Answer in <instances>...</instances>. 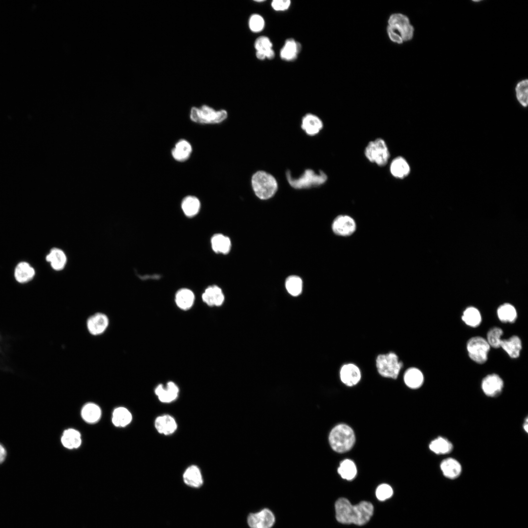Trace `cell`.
Wrapping results in <instances>:
<instances>
[{
  "instance_id": "d6986e66",
  "label": "cell",
  "mask_w": 528,
  "mask_h": 528,
  "mask_svg": "<svg viewBox=\"0 0 528 528\" xmlns=\"http://www.w3.org/2000/svg\"><path fill=\"white\" fill-rule=\"evenodd\" d=\"M440 468L443 475L450 479L458 477L462 470L460 462L455 459L449 458L443 460L440 464Z\"/></svg>"
},
{
  "instance_id": "5bb4252c",
  "label": "cell",
  "mask_w": 528,
  "mask_h": 528,
  "mask_svg": "<svg viewBox=\"0 0 528 528\" xmlns=\"http://www.w3.org/2000/svg\"><path fill=\"white\" fill-rule=\"evenodd\" d=\"M154 392L160 401L163 403H170L177 398L179 389L175 383L170 381L165 386L162 384L158 385Z\"/></svg>"
},
{
  "instance_id": "f1b7e54d",
  "label": "cell",
  "mask_w": 528,
  "mask_h": 528,
  "mask_svg": "<svg viewBox=\"0 0 528 528\" xmlns=\"http://www.w3.org/2000/svg\"><path fill=\"white\" fill-rule=\"evenodd\" d=\"M176 305L181 309L187 310L193 306L195 296L193 292L187 288L179 289L176 293L175 298Z\"/></svg>"
},
{
  "instance_id": "ac0fdd59",
  "label": "cell",
  "mask_w": 528,
  "mask_h": 528,
  "mask_svg": "<svg viewBox=\"0 0 528 528\" xmlns=\"http://www.w3.org/2000/svg\"><path fill=\"white\" fill-rule=\"evenodd\" d=\"M183 480L186 485L194 488L200 487L203 483L200 470L195 465L189 466L185 470L183 474Z\"/></svg>"
},
{
  "instance_id": "8992f818",
  "label": "cell",
  "mask_w": 528,
  "mask_h": 528,
  "mask_svg": "<svg viewBox=\"0 0 528 528\" xmlns=\"http://www.w3.org/2000/svg\"><path fill=\"white\" fill-rule=\"evenodd\" d=\"M227 117V112L225 110L216 111L206 105H203L199 108L193 107L190 114L191 120L200 124L220 123Z\"/></svg>"
},
{
  "instance_id": "c3c4849f",
  "label": "cell",
  "mask_w": 528,
  "mask_h": 528,
  "mask_svg": "<svg viewBox=\"0 0 528 528\" xmlns=\"http://www.w3.org/2000/svg\"><path fill=\"white\" fill-rule=\"evenodd\" d=\"M524 426V429L525 431H526V432H528V419H527H527H526V421H525V423H524V426Z\"/></svg>"
},
{
  "instance_id": "52a82bcc",
  "label": "cell",
  "mask_w": 528,
  "mask_h": 528,
  "mask_svg": "<svg viewBox=\"0 0 528 528\" xmlns=\"http://www.w3.org/2000/svg\"><path fill=\"white\" fill-rule=\"evenodd\" d=\"M286 176L289 184L296 189L319 186L324 183L327 179V175L323 171H320L319 174H316L310 169L306 170L304 173L297 178L292 177L289 171L286 172Z\"/></svg>"
},
{
  "instance_id": "836d02e7",
  "label": "cell",
  "mask_w": 528,
  "mask_h": 528,
  "mask_svg": "<svg viewBox=\"0 0 528 528\" xmlns=\"http://www.w3.org/2000/svg\"><path fill=\"white\" fill-rule=\"evenodd\" d=\"M132 419L131 413L124 407H118L113 411L112 422L115 426L124 427L129 424Z\"/></svg>"
},
{
  "instance_id": "e575fe53",
  "label": "cell",
  "mask_w": 528,
  "mask_h": 528,
  "mask_svg": "<svg viewBox=\"0 0 528 528\" xmlns=\"http://www.w3.org/2000/svg\"><path fill=\"white\" fill-rule=\"evenodd\" d=\"M462 319L467 326L476 328L481 324L482 316L477 308L470 307L466 308L463 312Z\"/></svg>"
},
{
  "instance_id": "b9f144b4",
  "label": "cell",
  "mask_w": 528,
  "mask_h": 528,
  "mask_svg": "<svg viewBox=\"0 0 528 528\" xmlns=\"http://www.w3.org/2000/svg\"><path fill=\"white\" fill-rule=\"evenodd\" d=\"M254 47L256 51H261L265 54L267 51L272 48V43L269 38L262 36L255 40Z\"/></svg>"
},
{
  "instance_id": "60d3db41",
  "label": "cell",
  "mask_w": 528,
  "mask_h": 528,
  "mask_svg": "<svg viewBox=\"0 0 528 528\" xmlns=\"http://www.w3.org/2000/svg\"><path fill=\"white\" fill-rule=\"evenodd\" d=\"M264 20L260 15L254 14L250 16L248 20V25L252 32L255 33L261 32L264 28Z\"/></svg>"
},
{
  "instance_id": "e0dca14e",
  "label": "cell",
  "mask_w": 528,
  "mask_h": 528,
  "mask_svg": "<svg viewBox=\"0 0 528 528\" xmlns=\"http://www.w3.org/2000/svg\"><path fill=\"white\" fill-rule=\"evenodd\" d=\"M202 299L209 306H220L223 303L224 296L219 286H212L205 290L202 295Z\"/></svg>"
},
{
  "instance_id": "1f68e13d",
  "label": "cell",
  "mask_w": 528,
  "mask_h": 528,
  "mask_svg": "<svg viewBox=\"0 0 528 528\" xmlns=\"http://www.w3.org/2000/svg\"><path fill=\"white\" fill-rule=\"evenodd\" d=\"M429 447L431 451L438 455L448 454L452 450L453 447L450 441L441 437H438L431 441Z\"/></svg>"
},
{
  "instance_id": "2e32d148",
  "label": "cell",
  "mask_w": 528,
  "mask_h": 528,
  "mask_svg": "<svg viewBox=\"0 0 528 528\" xmlns=\"http://www.w3.org/2000/svg\"><path fill=\"white\" fill-rule=\"evenodd\" d=\"M154 427L160 434L169 435L177 429V423L174 418L169 415L157 417L154 421Z\"/></svg>"
},
{
  "instance_id": "7402d4cb",
  "label": "cell",
  "mask_w": 528,
  "mask_h": 528,
  "mask_svg": "<svg viewBox=\"0 0 528 528\" xmlns=\"http://www.w3.org/2000/svg\"><path fill=\"white\" fill-rule=\"evenodd\" d=\"M410 166L407 161L401 156L394 158L390 166V171L393 176L402 179L410 173Z\"/></svg>"
},
{
  "instance_id": "603a6c76",
  "label": "cell",
  "mask_w": 528,
  "mask_h": 528,
  "mask_svg": "<svg viewBox=\"0 0 528 528\" xmlns=\"http://www.w3.org/2000/svg\"><path fill=\"white\" fill-rule=\"evenodd\" d=\"M301 45L293 39H287L280 50V55L283 60L291 61L295 60L301 50Z\"/></svg>"
},
{
  "instance_id": "d590c367",
  "label": "cell",
  "mask_w": 528,
  "mask_h": 528,
  "mask_svg": "<svg viewBox=\"0 0 528 528\" xmlns=\"http://www.w3.org/2000/svg\"><path fill=\"white\" fill-rule=\"evenodd\" d=\"M200 206V203L198 199L192 196L186 197L181 203L182 209L188 217L196 215L198 212Z\"/></svg>"
},
{
  "instance_id": "30bf717a",
  "label": "cell",
  "mask_w": 528,
  "mask_h": 528,
  "mask_svg": "<svg viewBox=\"0 0 528 528\" xmlns=\"http://www.w3.org/2000/svg\"><path fill=\"white\" fill-rule=\"evenodd\" d=\"M275 520L272 512L269 509L264 508L256 513L250 514L247 517V523L250 528H271Z\"/></svg>"
},
{
  "instance_id": "7c38bea8",
  "label": "cell",
  "mask_w": 528,
  "mask_h": 528,
  "mask_svg": "<svg viewBox=\"0 0 528 528\" xmlns=\"http://www.w3.org/2000/svg\"><path fill=\"white\" fill-rule=\"evenodd\" d=\"M332 229L337 235L347 236L352 235L355 231L356 224L351 217L346 215H340L333 220Z\"/></svg>"
},
{
  "instance_id": "44dd1931",
  "label": "cell",
  "mask_w": 528,
  "mask_h": 528,
  "mask_svg": "<svg viewBox=\"0 0 528 528\" xmlns=\"http://www.w3.org/2000/svg\"><path fill=\"white\" fill-rule=\"evenodd\" d=\"M500 348H502L510 358H517L520 356L522 342L518 336L513 335L507 339H502Z\"/></svg>"
},
{
  "instance_id": "74e56055",
  "label": "cell",
  "mask_w": 528,
  "mask_h": 528,
  "mask_svg": "<svg viewBox=\"0 0 528 528\" xmlns=\"http://www.w3.org/2000/svg\"><path fill=\"white\" fill-rule=\"evenodd\" d=\"M516 96L519 104L524 108L528 105V81L527 79L519 82L515 87Z\"/></svg>"
},
{
  "instance_id": "5b68a950",
  "label": "cell",
  "mask_w": 528,
  "mask_h": 528,
  "mask_svg": "<svg viewBox=\"0 0 528 528\" xmlns=\"http://www.w3.org/2000/svg\"><path fill=\"white\" fill-rule=\"evenodd\" d=\"M375 361L378 373L385 377L396 379L403 367V363L393 352L379 354Z\"/></svg>"
},
{
  "instance_id": "4fadbf2b",
  "label": "cell",
  "mask_w": 528,
  "mask_h": 528,
  "mask_svg": "<svg viewBox=\"0 0 528 528\" xmlns=\"http://www.w3.org/2000/svg\"><path fill=\"white\" fill-rule=\"evenodd\" d=\"M361 377L359 368L355 364L348 363L343 365L340 371L341 381L346 386L352 387L360 381Z\"/></svg>"
},
{
  "instance_id": "6da1fadb",
  "label": "cell",
  "mask_w": 528,
  "mask_h": 528,
  "mask_svg": "<svg viewBox=\"0 0 528 528\" xmlns=\"http://www.w3.org/2000/svg\"><path fill=\"white\" fill-rule=\"evenodd\" d=\"M374 506L367 501H361L353 506L345 498L338 499L335 504V517L338 522L344 524L358 526L366 524L374 513Z\"/></svg>"
},
{
  "instance_id": "f35d334b",
  "label": "cell",
  "mask_w": 528,
  "mask_h": 528,
  "mask_svg": "<svg viewBox=\"0 0 528 528\" xmlns=\"http://www.w3.org/2000/svg\"><path fill=\"white\" fill-rule=\"evenodd\" d=\"M286 287L288 292L292 296L299 295L302 290L303 282L300 277L292 275L286 280Z\"/></svg>"
},
{
  "instance_id": "8d00e7d4",
  "label": "cell",
  "mask_w": 528,
  "mask_h": 528,
  "mask_svg": "<svg viewBox=\"0 0 528 528\" xmlns=\"http://www.w3.org/2000/svg\"><path fill=\"white\" fill-rule=\"evenodd\" d=\"M337 471L343 479L352 480L356 475L357 469L353 461L345 459L340 462Z\"/></svg>"
},
{
  "instance_id": "d4e9b609",
  "label": "cell",
  "mask_w": 528,
  "mask_h": 528,
  "mask_svg": "<svg viewBox=\"0 0 528 528\" xmlns=\"http://www.w3.org/2000/svg\"><path fill=\"white\" fill-rule=\"evenodd\" d=\"M405 384L410 388L416 389L420 387L424 381L422 373L418 369L412 367L408 369L404 374Z\"/></svg>"
},
{
  "instance_id": "7bdbcfd3",
  "label": "cell",
  "mask_w": 528,
  "mask_h": 528,
  "mask_svg": "<svg viewBox=\"0 0 528 528\" xmlns=\"http://www.w3.org/2000/svg\"><path fill=\"white\" fill-rule=\"evenodd\" d=\"M393 493L392 487L388 484H383L379 485L376 488L375 494L377 498L380 501H384L390 498Z\"/></svg>"
},
{
  "instance_id": "9a60e30c",
  "label": "cell",
  "mask_w": 528,
  "mask_h": 528,
  "mask_svg": "<svg viewBox=\"0 0 528 528\" xmlns=\"http://www.w3.org/2000/svg\"><path fill=\"white\" fill-rule=\"evenodd\" d=\"M87 325L89 332L93 335H97L105 331L109 325V319L105 314L97 313L89 317Z\"/></svg>"
},
{
  "instance_id": "7a4b0ae2",
  "label": "cell",
  "mask_w": 528,
  "mask_h": 528,
  "mask_svg": "<svg viewBox=\"0 0 528 528\" xmlns=\"http://www.w3.org/2000/svg\"><path fill=\"white\" fill-rule=\"evenodd\" d=\"M387 33L392 42L401 44L412 39L414 28L407 16L402 13H394L388 19Z\"/></svg>"
},
{
  "instance_id": "ba28073f",
  "label": "cell",
  "mask_w": 528,
  "mask_h": 528,
  "mask_svg": "<svg viewBox=\"0 0 528 528\" xmlns=\"http://www.w3.org/2000/svg\"><path fill=\"white\" fill-rule=\"evenodd\" d=\"M364 154L370 161L379 166L386 165L390 157L387 145L381 138L370 142L365 149Z\"/></svg>"
},
{
  "instance_id": "484cf974",
  "label": "cell",
  "mask_w": 528,
  "mask_h": 528,
  "mask_svg": "<svg viewBox=\"0 0 528 528\" xmlns=\"http://www.w3.org/2000/svg\"><path fill=\"white\" fill-rule=\"evenodd\" d=\"M46 261L50 263L51 267L56 270L63 269L66 263V257L63 250L54 248L52 249L46 257Z\"/></svg>"
},
{
  "instance_id": "ab89813d",
  "label": "cell",
  "mask_w": 528,
  "mask_h": 528,
  "mask_svg": "<svg viewBox=\"0 0 528 528\" xmlns=\"http://www.w3.org/2000/svg\"><path fill=\"white\" fill-rule=\"evenodd\" d=\"M503 334V331L500 328L494 327L490 329L487 333L486 339L489 346L495 349L499 348Z\"/></svg>"
},
{
  "instance_id": "f6af8a7d",
  "label": "cell",
  "mask_w": 528,
  "mask_h": 528,
  "mask_svg": "<svg viewBox=\"0 0 528 528\" xmlns=\"http://www.w3.org/2000/svg\"><path fill=\"white\" fill-rule=\"evenodd\" d=\"M1 336L0 335V344L1 343V342H2V341H1ZM3 352H4V350L2 349V347L0 345V369L2 368L3 369H4V368H5V367L4 366L3 363L4 364L5 358H4V356H5V354H4V353Z\"/></svg>"
},
{
  "instance_id": "cb8c5ba5",
  "label": "cell",
  "mask_w": 528,
  "mask_h": 528,
  "mask_svg": "<svg viewBox=\"0 0 528 528\" xmlns=\"http://www.w3.org/2000/svg\"><path fill=\"white\" fill-rule=\"evenodd\" d=\"M35 274L34 269L28 263L24 262L19 263L16 266L14 271L15 279L21 284H24L31 281Z\"/></svg>"
},
{
  "instance_id": "d6a6232c",
  "label": "cell",
  "mask_w": 528,
  "mask_h": 528,
  "mask_svg": "<svg viewBox=\"0 0 528 528\" xmlns=\"http://www.w3.org/2000/svg\"><path fill=\"white\" fill-rule=\"evenodd\" d=\"M101 411L99 407L92 403H88L84 405L81 411L83 419L90 423L97 422L100 418Z\"/></svg>"
},
{
  "instance_id": "83f0119b",
  "label": "cell",
  "mask_w": 528,
  "mask_h": 528,
  "mask_svg": "<svg viewBox=\"0 0 528 528\" xmlns=\"http://www.w3.org/2000/svg\"><path fill=\"white\" fill-rule=\"evenodd\" d=\"M81 442L80 433L74 429L66 430L61 437L63 445L68 449L77 448L80 446Z\"/></svg>"
},
{
  "instance_id": "8fae6325",
  "label": "cell",
  "mask_w": 528,
  "mask_h": 528,
  "mask_svg": "<svg viewBox=\"0 0 528 528\" xmlns=\"http://www.w3.org/2000/svg\"><path fill=\"white\" fill-rule=\"evenodd\" d=\"M482 389L484 394L490 397L499 395L504 387L501 377L496 374L487 375L482 381Z\"/></svg>"
},
{
  "instance_id": "277c9868",
  "label": "cell",
  "mask_w": 528,
  "mask_h": 528,
  "mask_svg": "<svg viewBox=\"0 0 528 528\" xmlns=\"http://www.w3.org/2000/svg\"><path fill=\"white\" fill-rule=\"evenodd\" d=\"M251 184L255 195L261 199L270 198L278 189V183L275 177L262 171H258L253 175Z\"/></svg>"
},
{
  "instance_id": "3957f363",
  "label": "cell",
  "mask_w": 528,
  "mask_h": 528,
  "mask_svg": "<svg viewBox=\"0 0 528 528\" xmlns=\"http://www.w3.org/2000/svg\"><path fill=\"white\" fill-rule=\"evenodd\" d=\"M355 437L353 430L345 424L334 426L329 436V441L331 448L337 453L349 451L353 446Z\"/></svg>"
},
{
  "instance_id": "4dcf8cb0",
  "label": "cell",
  "mask_w": 528,
  "mask_h": 528,
  "mask_svg": "<svg viewBox=\"0 0 528 528\" xmlns=\"http://www.w3.org/2000/svg\"><path fill=\"white\" fill-rule=\"evenodd\" d=\"M497 313L499 320L504 323H514L517 317L516 308L509 303H505L500 306Z\"/></svg>"
},
{
  "instance_id": "bcb514c9",
  "label": "cell",
  "mask_w": 528,
  "mask_h": 528,
  "mask_svg": "<svg viewBox=\"0 0 528 528\" xmlns=\"http://www.w3.org/2000/svg\"><path fill=\"white\" fill-rule=\"evenodd\" d=\"M6 457V451L4 447L0 444V463L2 462Z\"/></svg>"
},
{
  "instance_id": "7dc6e473",
  "label": "cell",
  "mask_w": 528,
  "mask_h": 528,
  "mask_svg": "<svg viewBox=\"0 0 528 528\" xmlns=\"http://www.w3.org/2000/svg\"><path fill=\"white\" fill-rule=\"evenodd\" d=\"M256 56L258 59L261 60H264L266 58L265 54L261 51H256Z\"/></svg>"
},
{
  "instance_id": "ffe728a7",
  "label": "cell",
  "mask_w": 528,
  "mask_h": 528,
  "mask_svg": "<svg viewBox=\"0 0 528 528\" xmlns=\"http://www.w3.org/2000/svg\"><path fill=\"white\" fill-rule=\"evenodd\" d=\"M323 126L321 120L314 114H307L302 119L301 128L309 135L312 136L317 134Z\"/></svg>"
},
{
  "instance_id": "ee69618b",
  "label": "cell",
  "mask_w": 528,
  "mask_h": 528,
  "mask_svg": "<svg viewBox=\"0 0 528 528\" xmlns=\"http://www.w3.org/2000/svg\"><path fill=\"white\" fill-rule=\"evenodd\" d=\"M271 7L275 11H283L287 10L290 5L289 0H273Z\"/></svg>"
},
{
  "instance_id": "f546056e",
  "label": "cell",
  "mask_w": 528,
  "mask_h": 528,
  "mask_svg": "<svg viewBox=\"0 0 528 528\" xmlns=\"http://www.w3.org/2000/svg\"><path fill=\"white\" fill-rule=\"evenodd\" d=\"M211 246L215 252L227 254L230 250L231 241L228 237L222 234H215L212 237Z\"/></svg>"
},
{
  "instance_id": "4316f807",
  "label": "cell",
  "mask_w": 528,
  "mask_h": 528,
  "mask_svg": "<svg viewBox=\"0 0 528 528\" xmlns=\"http://www.w3.org/2000/svg\"><path fill=\"white\" fill-rule=\"evenodd\" d=\"M192 151V146L189 142L185 140L181 139L176 144L172 151V154L176 160L184 161L189 158Z\"/></svg>"
},
{
  "instance_id": "9c48e42d",
  "label": "cell",
  "mask_w": 528,
  "mask_h": 528,
  "mask_svg": "<svg viewBox=\"0 0 528 528\" xmlns=\"http://www.w3.org/2000/svg\"><path fill=\"white\" fill-rule=\"evenodd\" d=\"M490 346L486 340L481 336L471 338L466 344L469 357L475 362L482 364L487 359Z\"/></svg>"
}]
</instances>
